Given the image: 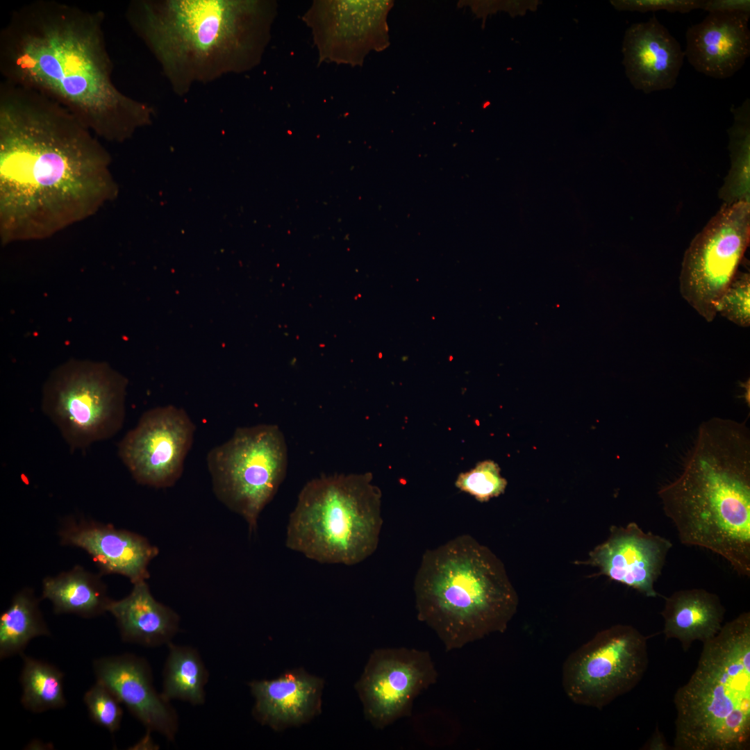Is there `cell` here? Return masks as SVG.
<instances>
[{"label":"cell","mask_w":750,"mask_h":750,"mask_svg":"<svg viewBox=\"0 0 750 750\" xmlns=\"http://www.w3.org/2000/svg\"><path fill=\"white\" fill-rule=\"evenodd\" d=\"M680 542L724 558L750 576V430L747 423L703 421L681 472L658 492Z\"/></svg>","instance_id":"3957f363"},{"label":"cell","mask_w":750,"mask_h":750,"mask_svg":"<svg viewBox=\"0 0 750 750\" xmlns=\"http://www.w3.org/2000/svg\"><path fill=\"white\" fill-rule=\"evenodd\" d=\"M126 385L106 362L69 360L44 383L41 409L71 450L83 449L121 430Z\"/></svg>","instance_id":"ba28073f"},{"label":"cell","mask_w":750,"mask_h":750,"mask_svg":"<svg viewBox=\"0 0 750 750\" xmlns=\"http://www.w3.org/2000/svg\"><path fill=\"white\" fill-rule=\"evenodd\" d=\"M108 612L125 642L156 647L169 643L178 628L176 613L154 599L146 581L133 583L126 597L112 599Z\"/></svg>","instance_id":"ffe728a7"},{"label":"cell","mask_w":750,"mask_h":750,"mask_svg":"<svg viewBox=\"0 0 750 750\" xmlns=\"http://www.w3.org/2000/svg\"><path fill=\"white\" fill-rule=\"evenodd\" d=\"M660 614L666 639L678 640L686 651L694 641L705 643L719 632L725 608L717 594L693 588L678 590L666 597Z\"/></svg>","instance_id":"44dd1931"},{"label":"cell","mask_w":750,"mask_h":750,"mask_svg":"<svg viewBox=\"0 0 750 750\" xmlns=\"http://www.w3.org/2000/svg\"><path fill=\"white\" fill-rule=\"evenodd\" d=\"M734 123L729 130L732 167L724 188L726 202L749 201L750 110L739 106L731 110Z\"/></svg>","instance_id":"484cf974"},{"label":"cell","mask_w":750,"mask_h":750,"mask_svg":"<svg viewBox=\"0 0 750 750\" xmlns=\"http://www.w3.org/2000/svg\"><path fill=\"white\" fill-rule=\"evenodd\" d=\"M249 685L255 699L254 717L275 731L306 724L322 712L324 681L302 668Z\"/></svg>","instance_id":"d6986e66"},{"label":"cell","mask_w":750,"mask_h":750,"mask_svg":"<svg viewBox=\"0 0 750 750\" xmlns=\"http://www.w3.org/2000/svg\"><path fill=\"white\" fill-rule=\"evenodd\" d=\"M644 750H668L669 746L667 740L657 726L652 736L642 746Z\"/></svg>","instance_id":"d6a6232c"},{"label":"cell","mask_w":750,"mask_h":750,"mask_svg":"<svg viewBox=\"0 0 750 750\" xmlns=\"http://www.w3.org/2000/svg\"><path fill=\"white\" fill-rule=\"evenodd\" d=\"M92 667L97 681L110 689L149 731L174 739L176 714L169 701L155 690L144 659L132 654L107 656L94 660Z\"/></svg>","instance_id":"2e32d148"},{"label":"cell","mask_w":750,"mask_h":750,"mask_svg":"<svg viewBox=\"0 0 750 750\" xmlns=\"http://www.w3.org/2000/svg\"><path fill=\"white\" fill-rule=\"evenodd\" d=\"M414 592L417 619L447 651L503 633L519 604L502 562L469 535L424 553Z\"/></svg>","instance_id":"5b68a950"},{"label":"cell","mask_w":750,"mask_h":750,"mask_svg":"<svg viewBox=\"0 0 750 750\" xmlns=\"http://www.w3.org/2000/svg\"><path fill=\"white\" fill-rule=\"evenodd\" d=\"M504 4L506 6L504 8H506L511 15H524L528 10H534L537 6L540 4L539 1H506Z\"/></svg>","instance_id":"1f68e13d"},{"label":"cell","mask_w":750,"mask_h":750,"mask_svg":"<svg viewBox=\"0 0 750 750\" xmlns=\"http://www.w3.org/2000/svg\"><path fill=\"white\" fill-rule=\"evenodd\" d=\"M23 666L20 675L22 687L21 703L33 712L59 709L66 705L64 674L55 665L21 654Z\"/></svg>","instance_id":"d4e9b609"},{"label":"cell","mask_w":750,"mask_h":750,"mask_svg":"<svg viewBox=\"0 0 750 750\" xmlns=\"http://www.w3.org/2000/svg\"><path fill=\"white\" fill-rule=\"evenodd\" d=\"M103 22L101 11L27 3L1 31L0 71L3 81L67 108L99 139L121 142L151 122L154 108L115 85Z\"/></svg>","instance_id":"7a4b0ae2"},{"label":"cell","mask_w":750,"mask_h":750,"mask_svg":"<svg viewBox=\"0 0 750 750\" xmlns=\"http://www.w3.org/2000/svg\"><path fill=\"white\" fill-rule=\"evenodd\" d=\"M169 654L164 669L162 697L178 699L193 705L204 703L208 672L193 649L168 643Z\"/></svg>","instance_id":"cb8c5ba5"},{"label":"cell","mask_w":750,"mask_h":750,"mask_svg":"<svg viewBox=\"0 0 750 750\" xmlns=\"http://www.w3.org/2000/svg\"><path fill=\"white\" fill-rule=\"evenodd\" d=\"M610 2L617 10L640 12L666 10L684 14L702 9L704 0H612Z\"/></svg>","instance_id":"f546056e"},{"label":"cell","mask_w":750,"mask_h":750,"mask_svg":"<svg viewBox=\"0 0 750 750\" xmlns=\"http://www.w3.org/2000/svg\"><path fill=\"white\" fill-rule=\"evenodd\" d=\"M455 485L477 501L485 502L503 494L507 481L501 475L498 464L488 460L477 463L469 471L460 473Z\"/></svg>","instance_id":"4316f807"},{"label":"cell","mask_w":750,"mask_h":750,"mask_svg":"<svg viewBox=\"0 0 750 750\" xmlns=\"http://www.w3.org/2000/svg\"><path fill=\"white\" fill-rule=\"evenodd\" d=\"M58 536L61 544L84 550L101 574H120L133 584L149 578L148 565L158 553L139 534L83 517L65 518Z\"/></svg>","instance_id":"9a60e30c"},{"label":"cell","mask_w":750,"mask_h":750,"mask_svg":"<svg viewBox=\"0 0 750 750\" xmlns=\"http://www.w3.org/2000/svg\"><path fill=\"white\" fill-rule=\"evenodd\" d=\"M381 497L371 473L311 479L290 515L287 547L320 563L361 562L378 547Z\"/></svg>","instance_id":"52a82bcc"},{"label":"cell","mask_w":750,"mask_h":750,"mask_svg":"<svg viewBox=\"0 0 750 750\" xmlns=\"http://www.w3.org/2000/svg\"><path fill=\"white\" fill-rule=\"evenodd\" d=\"M110 156L67 108L31 89L0 84V238H48L117 196Z\"/></svg>","instance_id":"6da1fadb"},{"label":"cell","mask_w":750,"mask_h":750,"mask_svg":"<svg viewBox=\"0 0 750 750\" xmlns=\"http://www.w3.org/2000/svg\"><path fill=\"white\" fill-rule=\"evenodd\" d=\"M274 9L265 1L135 0L126 17L183 96L195 84L258 64Z\"/></svg>","instance_id":"277c9868"},{"label":"cell","mask_w":750,"mask_h":750,"mask_svg":"<svg viewBox=\"0 0 750 750\" xmlns=\"http://www.w3.org/2000/svg\"><path fill=\"white\" fill-rule=\"evenodd\" d=\"M675 750H747L750 745V613L703 643L697 668L674 697Z\"/></svg>","instance_id":"8992f818"},{"label":"cell","mask_w":750,"mask_h":750,"mask_svg":"<svg viewBox=\"0 0 750 750\" xmlns=\"http://www.w3.org/2000/svg\"><path fill=\"white\" fill-rule=\"evenodd\" d=\"M195 425L181 408L157 406L144 412L118 444V456L135 481L157 488L180 478Z\"/></svg>","instance_id":"7c38bea8"},{"label":"cell","mask_w":750,"mask_h":750,"mask_svg":"<svg viewBox=\"0 0 750 750\" xmlns=\"http://www.w3.org/2000/svg\"><path fill=\"white\" fill-rule=\"evenodd\" d=\"M101 574L92 573L80 565L42 581V599H48L54 613L74 614L92 618L108 612L111 599Z\"/></svg>","instance_id":"7402d4cb"},{"label":"cell","mask_w":750,"mask_h":750,"mask_svg":"<svg viewBox=\"0 0 750 750\" xmlns=\"http://www.w3.org/2000/svg\"><path fill=\"white\" fill-rule=\"evenodd\" d=\"M750 274L738 272L721 297L717 313L735 325L750 326Z\"/></svg>","instance_id":"83f0119b"},{"label":"cell","mask_w":750,"mask_h":750,"mask_svg":"<svg viewBox=\"0 0 750 750\" xmlns=\"http://www.w3.org/2000/svg\"><path fill=\"white\" fill-rule=\"evenodd\" d=\"M750 242V203L725 202L686 249L679 276L682 297L708 322L735 278Z\"/></svg>","instance_id":"8fae6325"},{"label":"cell","mask_w":750,"mask_h":750,"mask_svg":"<svg viewBox=\"0 0 750 750\" xmlns=\"http://www.w3.org/2000/svg\"><path fill=\"white\" fill-rule=\"evenodd\" d=\"M672 547L668 539L644 531L637 523L612 526L608 538L588 554L584 565L599 574L630 587L647 597L659 595L654 588Z\"/></svg>","instance_id":"5bb4252c"},{"label":"cell","mask_w":750,"mask_h":750,"mask_svg":"<svg viewBox=\"0 0 750 750\" xmlns=\"http://www.w3.org/2000/svg\"><path fill=\"white\" fill-rule=\"evenodd\" d=\"M39 599L30 588H24L12 597L0 615V658L24 653L35 638L49 636L50 630L43 618Z\"/></svg>","instance_id":"603a6c76"},{"label":"cell","mask_w":750,"mask_h":750,"mask_svg":"<svg viewBox=\"0 0 750 750\" xmlns=\"http://www.w3.org/2000/svg\"><path fill=\"white\" fill-rule=\"evenodd\" d=\"M750 14L708 12L686 31L684 51L699 72L715 78L733 76L750 55Z\"/></svg>","instance_id":"ac0fdd59"},{"label":"cell","mask_w":750,"mask_h":750,"mask_svg":"<svg viewBox=\"0 0 750 750\" xmlns=\"http://www.w3.org/2000/svg\"><path fill=\"white\" fill-rule=\"evenodd\" d=\"M648 637L631 625L601 630L570 653L562 668V687L573 703L602 709L631 691L649 665Z\"/></svg>","instance_id":"30bf717a"},{"label":"cell","mask_w":750,"mask_h":750,"mask_svg":"<svg viewBox=\"0 0 750 750\" xmlns=\"http://www.w3.org/2000/svg\"><path fill=\"white\" fill-rule=\"evenodd\" d=\"M217 499L247 522L250 534L285 479L288 447L276 424L239 427L206 458Z\"/></svg>","instance_id":"9c48e42d"},{"label":"cell","mask_w":750,"mask_h":750,"mask_svg":"<svg viewBox=\"0 0 750 750\" xmlns=\"http://www.w3.org/2000/svg\"><path fill=\"white\" fill-rule=\"evenodd\" d=\"M92 720L111 733L120 726L123 711L120 701L103 684L97 681L83 697Z\"/></svg>","instance_id":"f1b7e54d"},{"label":"cell","mask_w":750,"mask_h":750,"mask_svg":"<svg viewBox=\"0 0 750 750\" xmlns=\"http://www.w3.org/2000/svg\"><path fill=\"white\" fill-rule=\"evenodd\" d=\"M622 51L626 75L635 89L649 94L675 86L685 53L655 15L626 29Z\"/></svg>","instance_id":"e0dca14e"},{"label":"cell","mask_w":750,"mask_h":750,"mask_svg":"<svg viewBox=\"0 0 750 750\" xmlns=\"http://www.w3.org/2000/svg\"><path fill=\"white\" fill-rule=\"evenodd\" d=\"M702 9L708 12L750 14V1L749 0H708L704 1Z\"/></svg>","instance_id":"4dcf8cb0"},{"label":"cell","mask_w":750,"mask_h":750,"mask_svg":"<svg viewBox=\"0 0 750 750\" xmlns=\"http://www.w3.org/2000/svg\"><path fill=\"white\" fill-rule=\"evenodd\" d=\"M438 671L427 651L375 649L355 684L365 719L378 729L410 715L415 698L435 684Z\"/></svg>","instance_id":"4fadbf2b"}]
</instances>
